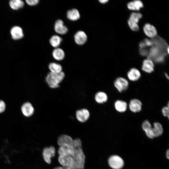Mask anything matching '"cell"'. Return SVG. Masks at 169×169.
Listing matches in <instances>:
<instances>
[{"instance_id": "1", "label": "cell", "mask_w": 169, "mask_h": 169, "mask_svg": "<svg viewBox=\"0 0 169 169\" xmlns=\"http://www.w3.org/2000/svg\"><path fill=\"white\" fill-rule=\"evenodd\" d=\"M64 76L63 72L59 74L50 72L46 76L45 81L50 88H55L59 87V83L63 80Z\"/></svg>"}, {"instance_id": "2", "label": "cell", "mask_w": 169, "mask_h": 169, "mask_svg": "<svg viewBox=\"0 0 169 169\" xmlns=\"http://www.w3.org/2000/svg\"><path fill=\"white\" fill-rule=\"evenodd\" d=\"M58 161L62 167L66 169H77L74 159V155L59 156Z\"/></svg>"}, {"instance_id": "3", "label": "cell", "mask_w": 169, "mask_h": 169, "mask_svg": "<svg viewBox=\"0 0 169 169\" xmlns=\"http://www.w3.org/2000/svg\"><path fill=\"white\" fill-rule=\"evenodd\" d=\"M142 17V15L140 13L133 12L131 13L128 21V24L131 30L135 31L139 30L138 23Z\"/></svg>"}, {"instance_id": "4", "label": "cell", "mask_w": 169, "mask_h": 169, "mask_svg": "<svg viewBox=\"0 0 169 169\" xmlns=\"http://www.w3.org/2000/svg\"><path fill=\"white\" fill-rule=\"evenodd\" d=\"M74 159L77 169H84L85 156L82 148L75 149Z\"/></svg>"}, {"instance_id": "5", "label": "cell", "mask_w": 169, "mask_h": 169, "mask_svg": "<svg viewBox=\"0 0 169 169\" xmlns=\"http://www.w3.org/2000/svg\"><path fill=\"white\" fill-rule=\"evenodd\" d=\"M20 111L22 115L25 117L29 118L34 113L35 109L32 104L29 102L23 103L20 107Z\"/></svg>"}, {"instance_id": "6", "label": "cell", "mask_w": 169, "mask_h": 169, "mask_svg": "<svg viewBox=\"0 0 169 169\" xmlns=\"http://www.w3.org/2000/svg\"><path fill=\"white\" fill-rule=\"evenodd\" d=\"M110 166L113 169H120L124 166L123 159L117 155H113L110 157L108 160Z\"/></svg>"}, {"instance_id": "7", "label": "cell", "mask_w": 169, "mask_h": 169, "mask_svg": "<svg viewBox=\"0 0 169 169\" xmlns=\"http://www.w3.org/2000/svg\"><path fill=\"white\" fill-rule=\"evenodd\" d=\"M10 33L12 38L14 40H18L22 39L24 36L22 28L18 26H14L10 30Z\"/></svg>"}, {"instance_id": "8", "label": "cell", "mask_w": 169, "mask_h": 169, "mask_svg": "<svg viewBox=\"0 0 169 169\" xmlns=\"http://www.w3.org/2000/svg\"><path fill=\"white\" fill-rule=\"evenodd\" d=\"M55 152V149L53 146L44 148L43 152V156L45 162L50 164L51 162V159L54 156Z\"/></svg>"}, {"instance_id": "9", "label": "cell", "mask_w": 169, "mask_h": 169, "mask_svg": "<svg viewBox=\"0 0 169 169\" xmlns=\"http://www.w3.org/2000/svg\"><path fill=\"white\" fill-rule=\"evenodd\" d=\"M75 149L74 146L70 145H64L59 146L58 150L59 156L74 155Z\"/></svg>"}, {"instance_id": "10", "label": "cell", "mask_w": 169, "mask_h": 169, "mask_svg": "<svg viewBox=\"0 0 169 169\" xmlns=\"http://www.w3.org/2000/svg\"><path fill=\"white\" fill-rule=\"evenodd\" d=\"M114 84L115 88L120 92L125 90L129 85L127 80L122 77L117 78L115 81Z\"/></svg>"}, {"instance_id": "11", "label": "cell", "mask_w": 169, "mask_h": 169, "mask_svg": "<svg viewBox=\"0 0 169 169\" xmlns=\"http://www.w3.org/2000/svg\"><path fill=\"white\" fill-rule=\"evenodd\" d=\"M76 115L78 120L81 122H84L88 119L90 114L88 110L83 109L77 110Z\"/></svg>"}, {"instance_id": "12", "label": "cell", "mask_w": 169, "mask_h": 169, "mask_svg": "<svg viewBox=\"0 0 169 169\" xmlns=\"http://www.w3.org/2000/svg\"><path fill=\"white\" fill-rule=\"evenodd\" d=\"M143 31L146 35L148 37L154 38L157 35V32L155 27L149 23H146L143 28Z\"/></svg>"}, {"instance_id": "13", "label": "cell", "mask_w": 169, "mask_h": 169, "mask_svg": "<svg viewBox=\"0 0 169 169\" xmlns=\"http://www.w3.org/2000/svg\"><path fill=\"white\" fill-rule=\"evenodd\" d=\"M57 143L59 146L67 144L72 145L74 147V140L71 136L66 135L59 136L58 138Z\"/></svg>"}, {"instance_id": "14", "label": "cell", "mask_w": 169, "mask_h": 169, "mask_svg": "<svg viewBox=\"0 0 169 169\" xmlns=\"http://www.w3.org/2000/svg\"><path fill=\"white\" fill-rule=\"evenodd\" d=\"M87 38L86 33L82 31H78L74 36V39L75 43L79 45L84 44L86 42Z\"/></svg>"}, {"instance_id": "15", "label": "cell", "mask_w": 169, "mask_h": 169, "mask_svg": "<svg viewBox=\"0 0 169 169\" xmlns=\"http://www.w3.org/2000/svg\"><path fill=\"white\" fill-rule=\"evenodd\" d=\"M54 27L55 32L60 34H65L68 31L67 27L64 25L63 21L60 19H58L56 21Z\"/></svg>"}, {"instance_id": "16", "label": "cell", "mask_w": 169, "mask_h": 169, "mask_svg": "<svg viewBox=\"0 0 169 169\" xmlns=\"http://www.w3.org/2000/svg\"><path fill=\"white\" fill-rule=\"evenodd\" d=\"M142 69L146 73L152 72L154 70V64L153 61L149 59H145L143 62Z\"/></svg>"}, {"instance_id": "17", "label": "cell", "mask_w": 169, "mask_h": 169, "mask_svg": "<svg viewBox=\"0 0 169 169\" xmlns=\"http://www.w3.org/2000/svg\"><path fill=\"white\" fill-rule=\"evenodd\" d=\"M142 103L138 100L134 99L131 100L129 103L130 110L133 112H138L141 109Z\"/></svg>"}, {"instance_id": "18", "label": "cell", "mask_w": 169, "mask_h": 169, "mask_svg": "<svg viewBox=\"0 0 169 169\" xmlns=\"http://www.w3.org/2000/svg\"><path fill=\"white\" fill-rule=\"evenodd\" d=\"M163 129L161 125L156 122L153 124V127L151 128V133L153 138L162 135Z\"/></svg>"}, {"instance_id": "19", "label": "cell", "mask_w": 169, "mask_h": 169, "mask_svg": "<svg viewBox=\"0 0 169 169\" xmlns=\"http://www.w3.org/2000/svg\"><path fill=\"white\" fill-rule=\"evenodd\" d=\"M143 7V4L142 2L139 0L131 1L127 4V7L129 9L134 11L139 10Z\"/></svg>"}, {"instance_id": "20", "label": "cell", "mask_w": 169, "mask_h": 169, "mask_svg": "<svg viewBox=\"0 0 169 169\" xmlns=\"http://www.w3.org/2000/svg\"><path fill=\"white\" fill-rule=\"evenodd\" d=\"M10 8L14 10H17L23 8L25 5L24 2L21 0H11L9 1Z\"/></svg>"}, {"instance_id": "21", "label": "cell", "mask_w": 169, "mask_h": 169, "mask_svg": "<svg viewBox=\"0 0 169 169\" xmlns=\"http://www.w3.org/2000/svg\"><path fill=\"white\" fill-rule=\"evenodd\" d=\"M141 74L138 70L135 68L131 69L127 73L129 79L132 81L138 80L140 77Z\"/></svg>"}, {"instance_id": "22", "label": "cell", "mask_w": 169, "mask_h": 169, "mask_svg": "<svg viewBox=\"0 0 169 169\" xmlns=\"http://www.w3.org/2000/svg\"><path fill=\"white\" fill-rule=\"evenodd\" d=\"M67 16L69 19L72 21H75L79 19L80 15L77 9H73L68 11L67 13Z\"/></svg>"}, {"instance_id": "23", "label": "cell", "mask_w": 169, "mask_h": 169, "mask_svg": "<svg viewBox=\"0 0 169 169\" xmlns=\"http://www.w3.org/2000/svg\"><path fill=\"white\" fill-rule=\"evenodd\" d=\"M142 127L147 136L150 138H153L151 133L152 127L150 122L147 120L144 121L142 124Z\"/></svg>"}, {"instance_id": "24", "label": "cell", "mask_w": 169, "mask_h": 169, "mask_svg": "<svg viewBox=\"0 0 169 169\" xmlns=\"http://www.w3.org/2000/svg\"><path fill=\"white\" fill-rule=\"evenodd\" d=\"M52 55L54 58L57 60H61L64 58L65 54L64 51L59 48H56L54 50Z\"/></svg>"}, {"instance_id": "25", "label": "cell", "mask_w": 169, "mask_h": 169, "mask_svg": "<svg viewBox=\"0 0 169 169\" xmlns=\"http://www.w3.org/2000/svg\"><path fill=\"white\" fill-rule=\"evenodd\" d=\"M95 98L96 101L100 104H102L106 102L108 99L106 94L101 91L97 93L95 95Z\"/></svg>"}, {"instance_id": "26", "label": "cell", "mask_w": 169, "mask_h": 169, "mask_svg": "<svg viewBox=\"0 0 169 169\" xmlns=\"http://www.w3.org/2000/svg\"><path fill=\"white\" fill-rule=\"evenodd\" d=\"M115 107L117 111L123 112L126 111L127 108V104L126 102L124 101L118 100L115 103Z\"/></svg>"}, {"instance_id": "27", "label": "cell", "mask_w": 169, "mask_h": 169, "mask_svg": "<svg viewBox=\"0 0 169 169\" xmlns=\"http://www.w3.org/2000/svg\"><path fill=\"white\" fill-rule=\"evenodd\" d=\"M49 68L52 73L59 74L62 72L61 66L60 64L55 63H50L49 65Z\"/></svg>"}, {"instance_id": "28", "label": "cell", "mask_w": 169, "mask_h": 169, "mask_svg": "<svg viewBox=\"0 0 169 169\" xmlns=\"http://www.w3.org/2000/svg\"><path fill=\"white\" fill-rule=\"evenodd\" d=\"M62 41V38L57 35L53 36L49 40L51 45L54 47L57 48L60 44Z\"/></svg>"}, {"instance_id": "29", "label": "cell", "mask_w": 169, "mask_h": 169, "mask_svg": "<svg viewBox=\"0 0 169 169\" xmlns=\"http://www.w3.org/2000/svg\"><path fill=\"white\" fill-rule=\"evenodd\" d=\"M82 145L81 140L79 138L74 140V149L81 148Z\"/></svg>"}, {"instance_id": "30", "label": "cell", "mask_w": 169, "mask_h": 169, "mask_svg": "<svg viewBox=\"0 0 169 169\" xmlns=\"http://www.w3.org/2000/svg\"><path fill=\"white\" fill-rule=\"evenodd\" d=\"M6 109V105L3 100H0V114L4 112Z\"/></svg>"}, {"instance_id": "31", "label": "cell", "mask_w": 169, "mask_h": 169, "mask_svg": "<svg viewBox=\"0 0 169 169\" xmlns=\"http://www.w3.org/2000/svg\"><path fill=\"white\" fill-rule=\"evenodd\" d=\"M26 3L28 5L33 6L37 5L39 2L38 0H25Z\"/></svg>"}, {"instance_id": "32", "label": "cell", "mask_w": 169, "mask_h": 169, "mask_svg": "<svg viewBox=\"0 0 169 169\" xmlns=\"http://www.w3.org/2000/svg\"><path fill=\"white\" fill-rule=\"evenodd\" d=\"M162 112L164 116L169 118V104H168L167 107H163L162 110Z\"/></svg>"}, {"instance_id": "33", "label": "cell", "mask_w": 169, "mask_h": 169, "mask_svg": "<svg viewBox=\"0 0 169 169\" xmlns=\"http://www.w3.org/2000/svg\"><path fill=\"white\" fill-rule=\"evenodd\" d=\"M144 48H141L140 52L141 54L142 55H146L149 53L148 50Z\"/></svg>"}, {"instance_id": "34", "label": "cell", "mask_w": 169, "mask_h": 169, "mask_svg": "<svg viewBox=\"0 0 169 169\" xmlns=\"http://www.w3.org/2000/svg\"><path fill=\"white\" fill-rule=\"evenodd\" d=\"M99 1L101 3H103V4H104V3H107L108 1V0H99Z\"/></svg>"}, {"instance_id": "35", "label": "cell", "mask_w": 169, "mask_h": 169, "mask_svg": "<svg viewBox=\"0 0 169 169\" xmlns=\"http://www.w3.org/2000/svg\"><path fill=\"white\" fill-rule=\"evenodd\" d=\"M54 169H66L62 166H58L55 168Z\"/></svg>"}, {"instance_id": "36", "label": "cell", "mask_w": 169, "mask_h": 169, "mask_svg": "<svg viewBox=\"0 0 169 169\" xmlns=\"http://www.w3.org/2000/svg\"><path fill=\"white\" fill-rule=\"evenodd\" d=\"M166 157L167 159H169V151L168 150L166 152Z\"/></svg>"}, {"instance_id": "37", "label": "cell", "mask_w": 169, "mask_h": 169, "mask_svg": "<svg viewBox=\"0 0 169 169\" xmlns=\"http://www.w3.org/2000/svg\"><path fill=\"white\" fill-rule=\"evenodd\" d=\"M165 76H166V77L168 79H169V77L168 75V74H166V73H165Z\"/></svg>"}]
</instances>
